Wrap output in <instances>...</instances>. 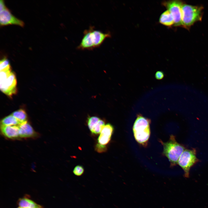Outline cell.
<instances>
[{
    "label": "cell",
    "instance_id": "5",
    "mask_svg": "<svg viewBox=\"0 0 208 208\" xmlns=\"http://www.w3.org/2000/svg\"><path fill=\"white\" fill-rule=\"evenodd\" d=\"M198 161L195 148L185 149L180 155L177 164L183 170L185 177H188L191 168Z\"/></svg>",
    "mask_w": 208,
    "mask_h": 208
},
{
    "label": "cell",
    "instance_id": "21",
    "mask_svg": "<svg viewBox=\"0 0 208 208\" xmlns=\"http://www.w3.org/2000/svg\"><path fill=\"white\" fill-rule=\"evenodd\" d=\"M6 7L4 1L3 0H1L0 1V11L2 10Z\"/></svg>",
    "mask_w": 208,
    "mask_h": 208
},
{
    "label": "cell",
    "instance_id": "1",
    "mask_svg": "<svg viewBox=\"0 0 208 208\" xmlns=\"http://www.w3.org/2000/svg\"><path fill=\"white\" fill-rule=\"evenodd\" d=\"M111 37L110 32H104L90 26L84 31L83 36L77 49L81 50H92L99 47L106 39Z\"/></svg>",
    "mask_w": 208,
    "mask_h": 208
},
{
    "label": "cell",
    "instance_id": "3",
    "mask_svg": "<svg viewBox=\"0 0 208 208\" xmlns=\"http://www.w3.org/2000/svg\"><path fill=\"white\" fill-rule=\"evenodd\" d=\"M161 143L163 146V154L168 159L171 166L177 164L179 159L184 151L185 149L184 146L178 143L176 140L175 137L171 135L169 140Z\"/></svg>",
    "mask_w": 208,
    "mask_h": 208
},
{
    "label": "cell",
    "instance_id": "4",
    "mask_svg": "<svg viewBox=\"0 0 208 208\" xmlns=\"http://www.w3.org/2000/svg\"><path fill=\"white\" fill-rule=\"evenodd\" d=\"M203 7L194 6L184 3L182 8V23L183 27L188 28L195 23L201 21Z\"/></svg>",
    "mask_w": 208,
    "mask_h": 208
},
{
    "label": "cell",
    "instance_id": "19",
    "mask_svg": "<svg viewBox=\"0 0 208 208\" xmlns=\"http://www.w3.org/2000/svg\"><path fill=\"white\" fill-rule=\"evenodd\" d=\"M155 77L157 80H161L164 77V72L162 71H157L155 74Z\"/></svg>",
    "mask_w": 208,
    "mask_h": 208
},
{
    "label": "cell",
    "instance_id": "13",
    "mask_svg": "<svg viewBox=\"0 0 208 208\" xmlns=\"http://www.w3.org/2000/svg\"><path fill=\"white\" fill-rule=\"evenodd\" d=\"M159 22L161 24L168 27L171 26L174 24L173 17L168 10L161 14L159 18Z\"/></svg>",
    "mask_w": 208,
    "mask_h": 208
},
{
    "label": "cell",
    "instance_id": "11",
    "mask_svg": "<svg viewBox=\"0 0 208 208\" xmlns=\"http://www.w3.org/2000/svg\"><path fill=\"white\" fill-rule=\"evenodd\" d=\"M18 127L20 138H34L38 136L37 133L27 121L21 123Z\"/></svg>",
    "mask_w": 208,
    "mask_h": 208
},
{
    "label": "cell",
    "instance_id": "15",
    "mask_svg": "<svg viewBox=\"0 0 208 208\" xmlns=\"http://www.w3.org/2000/svg\"><path fill=\"white\" fill-rule=\"evenodd\" d=\"M20 122L11 114L3 118L0 121V125L4 126H18Z\"/></svg>",
    "mask_w": 208,
    "mask_h": 208
},
{
    "label": "cell",
    "instance_id": "2",
    "mask_svg": "<svg viewBox=\"0 0 208 208\" xmlns=\"http://www.w3.org/2000/svg\"><path fill=\"white\" fill-rule=\"evenodd\" d=\"M150 119L138 114L133 126L135 139L138 143L143 146L147 144L150 136Z\"/></svg>",
    "mask_w": 208,
    "mask_h": 208
},
{
    "label": "cell",
    "instance_id": "12",
    "mask_svg": "<svg viewBox=\"0 0 208 208\" xmlns=\"http://www.w3.org/2000/svg\"><path fill=\"white\" fill-rule=\"evenodd\" d=\"M18 126L0 125L1 131L2 135L7 138L11 139H19Z\"/></svg>",
    "mask_w": 208,
    "mask_h": 208
},
{
    "label": "cell",
    "instance_id": "9",
    "mask_svg": "<svg viewBox=\"0 0 208 208\" xmlns=\"http://www.w3.org/2000/svg\"><path fill=\"white\" fill-rule=\"evenodd\" d=\"M87 123L91 133L96 135L100 133L105 125L104 121L96 116L88 117Z\"/></svg>",
    "mask_w": 208,
    "mask_h": 208
},
{
    "label": "cell",
    "instance_id": "6",
    "mask_svg": "<svg viewBox=\"0 0 208 208\" xmlns=\"http://www.w3.org/2000/svg\"><path fill=\"white\" fill-rule=\"evenodd\" d=\"M180 0L170 1L163 2V5L171 13L175 26H182V8L184 3Z\"/></svg>",
    "mask_w": 208,
    "mask_h": 208
},
{
    "label": "cell",
    "instance_id": "20",
    "mask_svg": "<svg viewBox=\"0 0 208 208\" xmlns=\"http://www.w3.org/2000/svg\"><path fill=\"white\" fill-rule=\"evenodd\" d=\"M96 149L97 151L99 153L104 152L106 150V146H103L97 144L96 145Z\"/></svg>",
    "mask_w": 208,
    "mask_h": 208
},
{
    "label": "cell",
    "instance_id": "10",
    "mask_svg": "<svg viewBox=\"0 0 208 208\" xmlns=\"http://www.w3.org/2000/svg\"><path fill=\"white\" fill-rule=\"evenodd\" d=\"M114 130V127L111 124L108 123L105 125L98 138V144L106 146L110 141Z\"/></svg>",
    "mask_w": 208,
    "mask_h": 208
},
{
    "label": "cell",
    "instance_id": "7",
    "mask_svg": "<svg viewBox=\"0 0 208 208\" xmlns=\"http://www.w3.org/2000/svg\"><path fill=\"white\" fill-rule=\"evenodd\" d=\"M1 90L7 95L11 96L16 92V80L15 74L11 71L8 77L0 81Z\"/></svg>",
    "mask_w": 208,
    "mask_h": 208
},
{
    "label": "cell",
    "instance_id": "17",
    "mask_svg": "<svg viewBox=\"0 0 208 208\" xmlns=\"http://www.w3.org/2000/svg\"><path fill=\"white\" fill-rule=\"evenodd\" d=\"M0 71L11 69L9 61L5 57L0 60Z\"/></svg>",
    "mask_w": 208,
    "mask_h": 208
},
{
    "label": "cell",
    "instance_id": "16",
    "mask_svg": "<svg viewBox=\"0 0 208 208\" xmlns=\"http://www.w3.org/2000/svg\"><path fill=\"white\" fill-rule=\"evenodd\" d=\"M11 114L21 124L27 121V115L25 111L20 109L12 112Z\"/></svg>",
    "mask_w": 208,
    "mask_h": 208
},
{
    "label": "cell",
    "instance_id": "22",
    "mask_svg": "<svg viewBox=\"0 0 208 208\" xmlns=\"http://www.w3.org/2000/svg\"><path fill=\"white\" fill-rule=\"evenodd\" d=\"M21 208L20 207H18V208Z\"/></svg>",
    "mask_w": 208,
    "mask_h": 208
},
{
    "label": "cell",
    "instance_id": "18",
    "mask_svg": "<svg viewBox=\"0 0 208 208\" xmlns=\"http://www.w3.org/2000/svg\"><path fill=\"white\" fill-rule=\"evenodd\" d=\"M84 171V168L83 166L80 165H78L74 168L73 172L75 175L79 176L83 174Z\"/></svg>",
    "mask_w": 208,
    "mask_h": 208
},
{
    "label": "cell",
    "instance_id": "14",
    "mask_svg": "<svg viewBox=\"0 0 208 208\" xmlns=\"http://www.w3.org/2000/svg\"><path fill=\"white\" fill-rule=\"evenodd\" d=\"M18 204L21 208H42V207L31 200L26 197L19 199Z\"/></svg>",
    "mask_w": 208,
    "mask_h": 208
},
{
    "label": "cell",
    "instance_id": "8",
    "mask_svg": "<svg viewBox=\"0 0 208 208\" xmlns=\"http://www.w3.org/2000/svg\"><path fill=\"white\" fill-rule=\"evenodd\" d=\"M0 25L1 26L14 25L23 27L24 22L14 16L6 7L0 11Z\"/></svg>",
    "mask_w": 208,
    "mask_h": 208
}]
</instances>
